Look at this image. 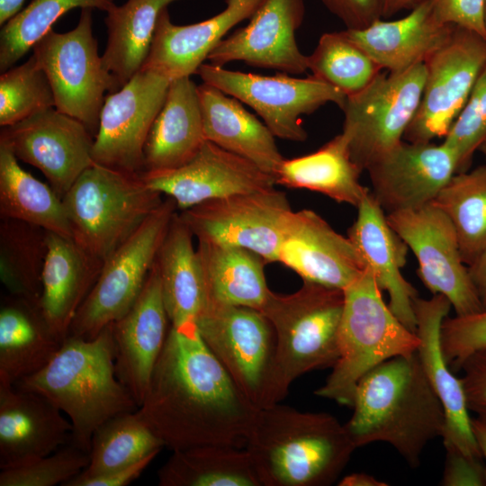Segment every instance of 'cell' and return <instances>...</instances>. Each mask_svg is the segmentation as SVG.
Listing matches in <instances>:
<instances>
[{
    "instance_id": "6da1fadb",
    "label": "cell",
    "mask_w": 486,
    "mask_h": 486,
    "mask_svg": "<svg viewBox=\"0 0 486 486\" xmlns=\"http://www.w3.org/2000/svg\"><path fill=\"white\" fill-rule=\"evenodd\" d=\"M257 410L207 347L195 320L170 325L137 410L165 447H245Z\"/></svg>"
},
{
    "instance_id": "7a4b0ae2",
    "label": "cell",
    "mask_w": 486,
    "mask_h": 486,
    "mask_svg": "<svg viewBox=\"0 0 486 486\" xmlns=\"http://www.w3.org/2000/svg\"><path fill=\"white\" fill-rule=\"evenodd\" d=\"M353 415L344 427L356 448L390 444L417 468L426 446L444 434V408L417 351L390 358L357 382Z\"/></svg>"
},
{
    "instance_id": "3957f363",
    "label": "cell",
    "mask_w": 486,
    "mask_h": 486,
    "mask_svg": "<svg viewBox=\"0 0 486 486\" xmlns=\"http://www.w3.org/2000/svg\"><path fill=\"white\" fill-rule=\"evenodd\" d=\"M245 448L261 486H328L356 446L334 416L278 402L258 409Z\"/></svg>"
},
{
    "instance_id": "277c9868",
    "label": "cell",
    "mask_w": 486,
    "mask_h": 486,
    "mask_svg": "<svg viewBox=\"0 0 486 486\" xmlns=\"http://www.w3.org/2000/svg\"><path fill=\"white\" fill-rule=\"evenodd\" d=\"M14 385L44 396L67 415L70 443L88 453L101 425L139 408L116 375L110 325L90 339L68 335L47 365Z\"/></svg>"
},
{
    "instance_id": "5b68a950",
    "label": "cell",
    "mask_w": 486,
    "mask_h": 486,
    "mask_svg": "<svg viewBox=\"0 0 486 486\" xmlns=\"http://www.w3.org/2000/svg\"><path fill=\"white\" fill-rule=\"evenodd\" d=\"M344 302L343 290L310 282L291 294L271 292L260 310L276 339L270 405L280 402L298 377L335 365Z\"/></svg>"
},
{
    "instance_id": "8992f818",
    "label": "cell",
    "mask_w": 486,
    "mask_h": 486,
    "mask_svg": "<svg viewBox=\"0 0 486 486\" xmlns=\"http://www.w3.org/2000/svg\"><path fill=\"white\" fill-rule=\"evenodd\" d=\"M343 291L339 357L315 394L352 407L359 380L390 358L416 352L419 338L385 303L368 268Z\"/></svg>"
},
{
    "instance_id": "52a82bcc",
    "label": "cell",
    "mask_w": 486,
    "mask_h": 486,
    "mask_svg": "<svg viewBox=\"0 0 486 486\" xmlns=\"http://www.w3.org/2000/svg\"><path fill=\"white\" fill-rule=\"evenodd\" d=\"M72 239L104 261L162 203L141 174L93 164L62 197Z\"/></svg>"
},
{
    "instance_id": "ba28073f",
    "label": "cell",
    "mask_w": 486,
    "mask_h": 486,
    "mask_svg": "<svg viewBox=\"0 0 486 486\" xmlns=\"http://www.w3.org/2000/svg\"><path fill=\"white\" fill-rule=\"evenodd\" d=\"M176 209V202L167 197L104 261L68 335L94 338L131 308L157 260Z\"/></svg>"
},
{
    "instance_id": "9c48e42d",
    "label": "cell",
    "mask_w": 486,
    "mask_h": 486,
    "mask_svg": "<svg viewBox=\"0 0 486 486\" xmlns=\"http://www.w3.org/2000/svg\"><path fill=\"white\" fill-rule=\"evenodd\" d=\"M426 79L424 62L397 73L381 72L346 95L342 107L351 159L362 170L403 140L418 108Z\"/></svg>"
},
{
    "instance_id": "30bf717a",
    "label": "cell",
    "mask_w": 486,
    "mask_h": 486,
    "mask_svg": "<svg viewBox=\"0 0 486 486\" xmlns=\"http://www.w3.org/2000/svg\"><path fill=\"white\" fill-rule=\"evenodd\" d=\"M32 50L49 78L55 108L80 121L94 138L112 80L93 34V9H81L76 26L68 32L50 30Z\"/></svg>"
},
{
    "instance_id": "8fae6325",
    "label": "cell",
    "mask_w": 486,
    "mask_h": 486,
    "mask_svg": "<svg viewBox=\"0 0 486 486\" xmlns=\"http://www.w3.org/2000/svg\"><path fill=\"white\" fill-rule=\"evenodd\" d=\"M198 331L237 387L257 409L270 406L276 339L258 310L206 302Z\"/></svg>"
},
{
    "instance_id": "7c38bea8",
    "label": "cell",
    "mask_w": 486,
    "mask_h": 486,
    "mask_svg": "<svg viewBox=\"0 0 486 486\" xmlns=\"http://www.w3.org/2000/svg\"><path fill=\"white\" fill-rule=\"evenodd\" d=\"M196 74L203 83L255 110L274 137L296 142H303L308 137L302 124V115L314 112L327 103H334L342 109L346 99L344 93L313 76H263L232 71L211 63L201 65Z\"/></svg>"
},
{
    "instance_id": "4fadbf2b",
    "label": "cell",
    "mask_w": 486,
    "mask_h": 486,
    "mask_svg": "<svg viewBox=\"0 0 486 486\" xmlns=\"http://www.w3.org/2000/svg\"><path fill=\"white\" fill-rule=\"evenodd\" d=\"M424 64L421 100L403 136L409 142H431L446 135L486 66V39L454 25Z\"/></svg>"
},
{
    "instance_id": "5bb4252c",
    "label": "cell",
    "mask_w": 486,
    "mask_h": 486,
    "mask_svg": "<svg viewBox=\"0 0 486 486\" xmlns=\"http://www.w3.org/2000/svg\"><path fill=\"white\" fill-rule=\"evenodd\" d=\"M388 223L418 263V276L432 294H443L456 316L483 310L463 261L455 230L432 202L386 214Z\"/></svg>"
},
{
    "instance_id": "9a60e30c",
    "label": "cell",
    "mask_w": 486,
    "mask_h": 486,
    "mask_svg": "<svg viewBox=\"0 0 486 486\" xmlns=\"http://www.w3.org/2000/svg\"><path fill=\"white\" fill-rule=\"evenodd\" d=\"M292 212L286 194L274 187L207 201L179 216L197 240L247 248L273 263Z\"/></svg>"
},
{
    "instance_id": "2e32d148",
    "label": "cell",
    "mask_w": 486,
    "mask_h": 486,
    "mask_svg": "<svg viewBox=\"0 0 486 486\" xmlns=\"http://www.w3.org/2000/svg\"><path fill=\"white\" fill-rule=\"evenodd\" d=\"M170 81L158 72L140 69L122 88L105 96L92 148L94 163L130 173L144 172L145 142Z\"/></svg>"
},
{
    "instance_id": "e0dca14e",
    "label": "cell",
    "mask_w": 486,
    "mask_h": 486,
    "mask_svg": "<svg viewBox=\"0 0 486 486\" xmlns=\"http://www.w3.org/2000/svg\"><path fill=\"white\" fill-rule=\"evenodd\" d=\"M4 141L18 160L37 167L63 197L79 176L94 164V136L80 121L55 107L2 127Z\"/></svg>"
},
{
    "instance_id": "ac0fdd59",
    "label": "cell",
    "mask_w": 486,
    "mask_h": 486,
    "mask_svg": "<svg viewBox=\"0 0 486 486\" xmlns=\"http://www.w3.org/2000/svg\"><path fill=\"white\" fill-rule=\"evenodd\" d=\"M454 150L442 142L402 140L367 167L371 194L386 214L431 202L458 172Z\"/></svg>"
},
{
    "instance_id": "d6986e66",
    "label": "cell",
    "mask_w": 486,
    "mask_h": 486,
    "mask_svg": "<svg viewBox=\"0 0 486 486\" xmlns=\"http://www.w3.org/2000/svg\"><path fill=\"white\" fill-rule=\"evenodd\" d=\"M305 15L304 0H260L249 22L222 39L207 60L218 67L232 61L299 75L308 69V57L295 38Z\"/></svg>"
},
{
    "instance_id": "ffe728a7",
    "label": "cell",
    "mask_w": 486,
    "mask_h": 486,
    "mask_svg": "<svg viewBox=\"0 0 486 486\" xmlns=\"http://www.w3.org/2000/svg\"><path fill=\"white\" fill-rule=\"evenodd\" d=\"M145 184L172 198L184 211L234 194L274 188L275 178L251 161L205 140L185 165L172 170L143 172Z\"/></svg>"
},
{
    "instance_id": "44dd1931",
    "label": "cell",
    "mask_w": 486,
    "mask_h": 486,
    "mask_svg": "<svg viewBox=\"0 0 486 486\" xmlns=\"http://www.w3.org/2000/svg\"><path fill=\"white\" fill-rule=\"evenodd\" d=\"M451 308L449 300L439 293L414 300L415 333L419 338L417 353L444 408L446 426L442 438L446 453L482 458L473 436L462 379L446 363L441 347V326Z\"/></svg>"
},
{
    "instance_id": "7402d4cb",
    "label": "cell",
    "mask_w": 486,
    "mask_h": 486,
    "mask_svg": "<svg viewBox=\"0 0 486 486\" xmlns=\"http://www.w3.org/2000/svg\"><path fill=\"white\" fill-rule=\"evenodd\" d=\"M278 262L303 282L344 290L366 269L349 238L311 210L292 212L285 224Z\"/></svg>"
},
{
    "instance_id": "603a6c76",
    "label": "cell",
    "mask_w": 486,
    "mask_h": 486,
    "mask_svg": "<svg viewBox=\"0 0 486 486\" xmlns=\"http://www.w3.org/2000/svg\"><path fill=\"white\" fill-rule=\"evenodd\" d=\"M110 328L116 375L140 407L170 328L156 262L134 304Z\"/></svg>"
},
{
    "instance_id": "cb8c5ba5",
    "label": "cell",
    "mask_w": 486,
    "mask_h": 486,
    "mask_svg": "<svg viewBox=\"0 0 486 486\" xmlns=\"http://www.w3.org/2000/svg\"><path fill=\"white\" fill-rule=\"evenodd\" d=\"M44 396L0 379V469L48 455L70 443L73 427Z\"/></svg>"
},
{
    "instance_id": "d4e9b609",
    "label": "cell",
    "mask_w": 486,
    "mask_h": 486,
    "mask_svg": "<svg viewBox=\"0 0 486 486\" xmlns=\"http://www.w3.org/2000/svg\"><path fill=\"white\" fill-rule=\"evenodd\" d=\"M347 238L374 276L382 291L389 294L388 306L410 331H416L413 310L418 291L401 274L408 246L392 230L386 213L371 192L362 200Z\"/></svg>"
},
{
    "instance_id": "484cf974",
    "label": "cell",
    "mask_w": 486,
    "mask_h": 486,
    "mask_svg": "<svg viewBox=\"0 0 486 486\" xmlns=\"http://www.w3.org/2000/svg\"><path fill=\"white\" fill-rule=\"evenodd\" d=\"M260 0H225V8L202 22L177 25L167 7L159 14L152 43L141 69L158 72L170 80L191 76L235 25L249 19Z\"/></svg>"
},
{
    "instance_id": "4316f807",
    "label": "cell",
    "mask_w": 486,
    "mask_h": 486,
    "mask_svg": "<svg viewBox=\"0 0 486 486\" xmlns=\"http://www.w3.org/2000/svg\"><path fill=\"white\" fill-rule=\"evenodd\" d=\"M45 243L39 305L52 330L64 340L104 262L87 254L71 238L46 231Z\"/></svg>"
},
{
    "instance_id": "83f0119b",
    "label": "cell",
    "mask_w": 486,
    "mask_h": 486,
    "mask_svg": "<svg viewBox=\"0 0 486 486\" xmlns=\"http://www.w3.org/2000/svg\"><path fill=\"white\" fill-rule=\"evenodd\" d=\"M453 28L438 22L429 2L422 0L400 19H380L365 29L343 32L382 69L397 73L424 62L445 43Z\"/></svg>"
},
{
    "instance_id": "f1b7e54d",
    "label": "cell",
    "mask_w": 486,
    "mask_h": 486,
    "mask_svg": "<svg viewBox=\"0 0 486 486\" xmlns=\"http://www.w3.org/2000/svg\"><path fill=\"white\" fill-rule=\"evenodd\" d=\"M205 140L198 86L191 76L171 80L145 142L144 172L185 165Z\"/></svg>"
},
{
    "instance_id": "f546056e",
    "label": "cell",
    "mask_w": 486,
    "mask_h": 486,
    "mask_svg": "<svg viewBox=\"0 0 486 486\" xmlns=\"http://www.w3.org/2000/svg\"><path fill=\"white\" fill-rule=\"evenodd\" d=\"M206 140L238 155L275 178L284 159L266 124L248 112L241 102L215 86H198Z\"/></svg>"
},
{
    "instance_id": "4dcf8cb0",
    "label": "cell",
    "mask_w": 486,
    "mask_h": 486,
    "mask_svg": "<svg viewBox=\"0 0 486 486\" xmlns=\"http://www.w3.org/2000/svg\"><path fill=\"white\" fill-rule=\"evenodd\" d=\"M63 340L52 330L39 303L9 294L0 309V379L13 384L54 357Z\"/></svg>"
},
{
    "instance_id": "1f68e13d",
    "label": "cell",
    "mask_w": 486,
    "mask_h": 486,
    "mask_svg": "<svg viewBox=\"0 0 486 486\" xmlns=\"http://www.w3.org/2000/svg\"><path fill=\"white\" fill-rule=\"evenodd\" d=\"M206 290V302L245 306L260 310L268 288L265 264L247 248L198 240L196 248Z\"/></svg>"
},
{
    "instance_id": "d6a6232c",
    "label": "cell",
    "mask_w": 486,
    "mask_h": 486,
    "mask_svg": "<svg viewBox=\"0 0 486 486\" xmlns=\"http://www.w3.org/2000/svg\"><path fill=\"white\" fill-rule=\"evenodd\" d=\"M193 233L176 213L156 264L170 325L197 320L206 304V290Z\"/></svg>"
},
{
    "instance_id": "836d02e7",
    "label": "cell",
    "mask_w": 486,
    "mask_h": 486,
    "mask_svg": "<svg viewBox=\"0 0 486 486\" xmlns=\"http://www.w3.org/2000/svg\"><path fill=\"white\" fill-rule=\"evenodd\" d=\"M363 171L351 159L346 137L340 133L313 153L284 159L276 184L322 194L340 203L357 207L370 189L360 182Z\"/></svg>"
},
{
    "instance_id": "e575fe53",
    "label": "cell",
    "mask_w": 486,
    "mask_h": 486,
    "mask_svg": "<svg viewBox=\"0 0 486 486\" xmlns=\"http://www.w3.org/2000/svg\"><path fill=\"white\" fill-rule=\"evenodd\" d=\"M176 1L178 0H128L106 13L108 40L102 58L112 76V92L122 88L141 69L158 15Z\"/></svg>"
},
{
    "instance_id": "d590c367",
    "label": "cell",
    "mask_w": 486,
    "mask_h": 486,
    "mask_svg": "<svg viewBox=\"0 0 486 486\" xmlns=\"http://www.w3.org/2000/svg\"><path fill=\"white\" fill-rule=\"evenodd\" d=\"M0 214L71 238L62 198L26 172L11 148L0 140Z\"/></svg>"
},
{
    "instance_id": "8d00e7d4",
    "label": "cell",
    "mask_w": 486,
    "mask_h": 486,
    "mask_svg": "<svg viewBox=\"0 0 486 486\" xmlns=\"http://www.w3.org/2000/svg\"><path fill=\"white\" fill-rule=\"evenodd\" d=\"M158 478L160 486H261L247 449L225 445L173 451Z\"/></svg>"
},
{
    "instance_id": "74e56055",
    "label": "cell",
    "mask_w": 486,
    "mask_h": 486,
    "mask_svg": "<svg viewBox=\"0 0 486 486\" xmlns=\"http://www.w3.org/2000/svg\"><path fill=\"white\" fill-rule=\"evenodd\" d=\"M432 202L451 220L468 266L486 248V165L454 174Z\"/></svg>"
},
{
    "instance_id": "f35d334b",
    "label": "cell",
    "mask_w": 486,
    "mask_h": 486,
    "mask_svg": "<svg viewBox=\"0 0 486 486\" xmlns=\"http://www.w3.org/2000/svg\"><path fill=\"white\" fill-rule=\"evenodd\" d=\"M164 443L135 411L114 416L94 433L89 464L78 475L90 477L129 466L150 455L158 454Z\"/></svg>"
},
{
    "instance_id": "ab89813d",
    "label": "cell",
    "mask_w": 486,
    "mask_h": 486,
    "mask_svg": "<svg viewBox=\"0 0 486 486\" xmlns=\"http://www.w3.org/2000/svg\"><path fill=\"white\" fill-rule=\"evenodd\" d=\"M46 230L4 219L0 230V276L10 295L39 303L46 254Z\"/></svg>"
},
{
    "instance_id": "60d3db41",
    "label": "cell",
    "mask_w": 486,
    "mask_h": 486,
    "mask_svg": "<svg viewBox=\"0 0 486 486\" xmlns=\"http://www.w3.org/2000/svg\"><path fill=\"white\" fill-rule=\"evenodd\" d=\"M114 5V0H32L2 25L1 73L13 68L70 10L91 8L107 13Z\"/></svg>"
},
{
    "instance_id": "b9f144b4",
    "label": "cell",
    "mask_w": 486,
    "mask_h": 486,
    "mask_svg": "<svg viewBox=\"0 0 486 486\" xmlns=\"http://www.w3.org/2000/svg\"><path fill=\"white\" fill-rule=\"evenodd\" d=\"M307 57L311 76L346 95L365 87L382 70L343 31L323 33L313 52Z\"/></svg>"
},
{
    "instance_id": "7bdbcfd3",
    "label": "cell",
    "mask_w": 486,
    "mask_h": 486,
    "mask_svg": "<svg viewBox=\"0 0 486 486\" xmlns=\"http://www.w3.org/2000/svg\"><path fill=\"white\" fill-rule=\"evenodd\" d=\"M55 107L49 78L32 55L0 76V125L15 124L40 111Z\"/></svg>"
},
{
    "instance_id": "ee69618b",
    "label": "cell",
    "mask_w": 486,
    "mask_h": 486,
    "mask_svg": "<svg viewBox=\"0 0 486 486\" xmlns=\"http://www.w3.org/2000/svg\"><path fill=\"white\" fill-rule=\"evenodd\" d=\"M88 464L89 453L68 443L50 454L2 469L0 486H65Z\"/></svg>"
},
{
    "instance_id": "f6af8a7d",
    "label": "cell",
    "mask_w": 486,
    "mask_h": 486,
    "mask_svg": "<svg viewBox=\"0 0 486 486\" xmlns=\"http://www.w3.org/2000/svg\"><path fill=\"white\" fill-rule=\"evenodd\" d=\"M485 141L486 66L443 142L454 150L459 161L458 172H463L467 170L473 154Z\"/></svg>"
},
{
    "instance_id": "bcb514c9",
    "label": "cell",
    "mask_w": 486,
    "mask_h": 486,
    "mask_svg": "<svg viewBox=\"0 0 486 486\" xmlns=\"http://www.w3.org/2000/svg\"><path fill=\"white\" fill-rule=\"evenodd\" d=\"M441 347L454 372L476 352L486 349V310L465 316L446 317L441 326Z\"/></svg>"
},
{
    "instance_id": "7dc6e473",
    "label": "cell",
    "mask_w": 486,
    "mask_h": 486,
    "mask_svg": "<svg viewBox=\"0 0 486 486\" xmlns=\"http://www.w3.org/2000/svg\"><path fill=\"white\" fill-rule=\"evenodd\" d=\"M436 20L473 32L486 39V0H428Z\"/></svg>"
},
{
    "instance_id": "c3c4849f",
    "label": "cell",
    "mask_w": 486,
    "mask_h": 486,
    "mask_svg": "<svg viewBox=\"0 0 486 486\" xmlns=\"http://www.w3.org/2000/svg\"><path fill=\"white\" fill-rule=\"evenodd\" d=\"M459 371L469 410L486 423V349L470 356Z\"/></svg>"
},
{
    "instance_id": "681fc988",
    "label": "cell",
    "mask_w": 486,
    "mask_h": 486,
    "mask_svg": "<svg viewBox=\"0 0 486 486\" xmlns=\"http://www.w3.org/2000/svg\"><path fill=\"white\" fill-rule=\"evenodd\" d=\"M349 30L365 29L382 19L379 0H320Z\"/></svg>"
},
{
    "instance_id": "f907efd6",
    "label": "cell",
    "mask_w": 486,
    "mask_h": 486,
    "mask_svg": "<svg viewBox=\"0 0 486 486\" xmlns=\"http://www.w3.org/2000/svg\"><path fill=\"white\" fill-rule=\"evenodd\" d=\"M441 484L446 486L486 485V465L483 464V459L446 453Z\"/></svg>"
},
{
    "instance_id": "816d5d0a",
    "label": "cell",
    "mask_w": 486,
    "mask_h": 486,
    "mask_svg": "<svg viewBox=\"0 0 486 486\" xmlns=\"http://www.w3.org/2000/svg\"><path fill=\"white\" fill-rule=\"evenodd\" d=\"M158 454H150L129 466L104 474L81 477L76 475L65 486H126L138 479Z\"/></svg>"
},
{
    "instance_id": "f5cc1de1",
    "label": "cell",
    "mask_w": 486,
    "mask_h": 486,
    "mask_svg": "<svg viewBox=\"0 0 486 486\" xmlns=\"http://www.w3.org/2000/svg\"><path fill=\"white\" fill-rule=\"evenodd\" d=\"M468 271L482 308L486 310V248L468 266Z\"/></svg>"
},
{
    "instance_id": "db71d44e",
    "label": "cell",
    "mask_w": 486,
    "mask_h": 486,
    "mask_svg": "<svg viewBox=\"0 0 486 486\" xmlns=\"http://www.w3.org/2000/svg\"><path fill=\"white\" fill-rule=\"evenodd\" d=\"M422 0H379L382 18H390L401 11L412 10Z\"/></svg>"
},
{
    "instance_id": "11a10c76",
    "label": "cell",
    "mask_w": 486,
    "mask_h": 486,
    "mask_svg": "<svg viewBox=\"0 0 486 486\" xmlns=\"http://www.w3.org/2000/svg\"><path fill=\"white\" fill-rule=\"evenodd\" d=\"M339 486H387L388 483L376 479L375 477L364 473L354 472L342 478Z\"/></svg>"
},
{
    "instance_id": "9f6ffc18",
    "label": "cell",
    "mask_w": 486,
    "mask_h": 486,
    "mask_svg": "<svg viewBox=\"0 0 486 486\" xmlns=\"http://www.w3.org/2000/svg\"><path fill=\"white\" fill-rule=\"evenodd\" d=\"M24 0H0V24L4 25L14 17L23 5Z\"/></svg>"
},
{
    "instance_id": "6f0895ef",
    "label": "cell",
    "mask_w": 486,
    "mask_h": 486,
    "mask_svg": "<svg viewBox=\"0 0 486 486\" xmlns=\"http://www.w3.org/2000/svg\"><path fill=\"white\" fill-rule=\"evenodd\" d=\"M472 428L482 458L486 461V423L474 418H472Z\"/></svg>"
},
{
    "instance_id": "680465c9",
    "label": "cell",
    "mask_w": 486,
    "mask_h": 486,
    "mask_svg": "<svg viewBox=\"0 0 486 486\" xmlns=\"http://www.w3.org/2000/svg\"><path fill=\"white\" fill-rule=\"evenodd\" d=\"M479 150L483 154L486 159V141L480 147Z\"/></svg>"
},
{
    "instance_id": "91938a15",
    "label": "cell",
    "mask_w": 486,
    "mask_h": 486,
    "mask_svg": "<svg viewBox=\"0 0 486 486\" xmlns=\"http://www.w3.org/2000/svg\"><path fill=\"white\" fill-rule=\"evenodd\" d=\"M485 23H486V6H485Z\"/></svg>"
}]
</instances>
